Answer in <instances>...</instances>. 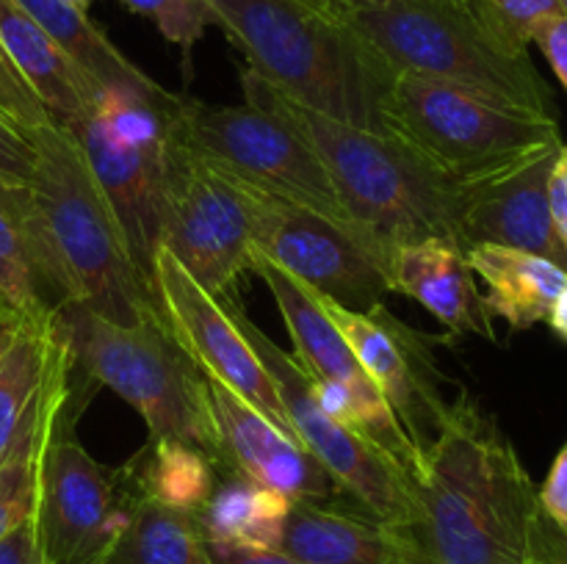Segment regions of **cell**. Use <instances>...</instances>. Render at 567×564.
<instances>
[{
	"label": "cell",
	"instance_id": "6da1fadb",
	"mask_svg": "<svg viewBox=\"0 0 567 564\" xmlns=\"http://www.w3.org/2000/svg\"><path fill=\"white\" fill-rule=\"evenodd\" d=\"M543 509L496 420L460 393L413 476L404 531L424 564H532Z\"/></svg>",
	"mask_w": 567,
	"mask_h": 564
},
{
	"label": "cell",
	"instance_id": "7a4b0ae2",
	"mask_svg": "<svg viewBox=\"0 0 567 564\" xmlns=\"http://www.w3.org/2000/svg\"><path fill=\"white\" fill-rule=\"evenodd\" d=\"M25 133L37 155L28 191L39 269L53 307L81 304L122 326L161 315L155 288L133 263L125 232L75 136L55 122Z\"/></svg>",
	"mask_w": 567,
	"mask_h": 564
},
{
	"label": "cell",
	"instance_id": "3957f363",
	"mask_svg": "<svg viewBox=\"0 0 567 564\" xmlns=\"http://www.w3.org/2000/svg\"><path fill=\"white\" fill-rule=\"evenodd\" d=\"M244 97L291 125L313 147L349 219L385 249L443 238L460 243V182L393 133L365 130L319 114L275 86L241 72ZM463 247V243H460Z\"/></svg>",
	"mask_w": 567,
	"mask_h": 564
},
{
	"label": "cell",
	"instance_id": "277c9868",
	"mask_svg": "<svg viewBox=\"0 0 567 564\" xmlns=\"http://www.w3.org/2000/svg\"><path fill=\"white\" fill-rule=\"evenodd\" d=\"M249 70L286 97L347 125L382 130L396 72L338 14L313 0H208Z\"/></svg>",
	"mask_w": 567,
	"mask_h": 564
},
{
	"label": "cell",
	"instance_id": "5b68a950",
	"mask_svg": "<svg viewBox=\"0 0 567 564\" xmlns=\"http://www.w3.org/2000/svg\"><path fill=\"white\" fill-rule=\"evenodd\" d=\"M393 72L435 77L529 114H551V92L529 59L482 11L480 0H399L338 11Z\"/></svg>",
	"mask_w": 567,
	"mask_h": 564
},
{
	"label": "cell",
	"instance_id": "8992f818",
	"mask_svg": "<svg viewBox=\"0 0 567 564\" xmlns=\"http://www.w3.org/2000/svg\"><path fill=\"white\" fill-rule=\"evenodd\" d=\"M78 376L109 387L147 424L150 440H175L208 453L219 468L205 374L183 352L164 315L136 326L64 304L55 310Z\"/></svg>",
	"mask_w": 567,
	"mask_h": 564
},
{
	"label": "cell",
	"instance_id": "52a82bcc",
	"mask_svg": "<svg viewBox=\"0 0 567 564\" xmlns=\"http://www.w3.org/2000/svg\"><path fill=\"white\" fill-rule=\"evenodd\" d=\"M385 127L460 186L509 169L563 142L554 116L529 114L471 88L410 72H399L393 81Z\"/></svg>",
	"mask_w": 567,
	"mask_h": 564
},
{
	"label": "cell",
	"instance_id": "ba28073f",
	"mask_svg": "<svg viewBox=\"0 0 567 564\" xmlns=\"http://www.w3.org/2000/svg\"><path fill=\"white\" fill-rule=\"evenodd\" d=\"M83 412L70 393L48 453L33 512L44 564H109L142 498L136 470L97 462L75 437Z\"/></svg>",
	"mask_w": 567,
	"mask_h": 564
},
{
	"label": "cell",
	"instance_id": "9c48e42d",
	"mask_svg": "<svg viewBox=\"0 0 567 564\" xmlns=\"http://www.w3.org/2000/svg\"><path fill=\"white\" fill-rule=\"evenodd\" d=\"M169 127L188 149L236 180L358 227L313 147L269 111L249 103L219 108L177 94Z\"/></svg>",
	"mask_w": 567,
	"mask_h": 564
},
{
	"label": "cell",
	"instance_id": "30bf717a",
	"mask_svg": "<svg viewBox=\"0 0 567 564\" xmlns=\"http://www.w3.org/2000/svg\"><path fill=\"white\" fill-rule=\"evenodd\" d=\"M252 271L269 285L293 343V363L302 368L316 398L330 415L363 431L380 451H385L413 479L421 468V453L404 426L388 407L385 396L365 374L354 348L341 335L319 296L302 282L288 276L266 258L252 252Z\"/></svg>",
	"mask_w": 567,
	"mask_h": 564
},
{
	"label": "cell",
	"instance_id": "8fae6325",
	"mask_svg": "<svg viewBox=\"0 0 567 564\" xmlns=\"http://www.w3.org/2000/svg\"><path fill=\"white\" fill-rule=\"evenodd\" d=\"M161 247L219 299L252 271V199L247 182L166 138V213Z\"/></svg>",
	"mask_w": 567,
	"mask_h": 564
},
{
	"label": "cell",
	"instance_id": "7c38bea8",
	"mask_svg": "<svg viewBox=\"0 0 567 564\" xmlns=\"http://www.w3.org/2000/svg\"><path fill=\"white\" fill-rule=\"evenodd\" d=\"M225 302L258 352L260 363L269 370L293 437L319 459L349 503L404 529L413 514V479L363 431L343 424L321 407L308 376L293 363L291 354L282 352L266 332H260L236 296Z\"/></svg>",
	"mask_w": 567,
	"mask_h": 564
},
{
	"label": "cell",
	"instance_id": "4fadbf2b",
	"mask_svg": "<svg viewBox=\"0 0 567 564\" xmlns=\"http://www.w3.org/2000/svg\"><path fill=\"white\" fill-rule=\"evenodd\" d=\"M249 188L252 252L310 291L349 310H371L391 291V249L319 210Z\"/></svg>",
	"mask_w": 567,
	"mask_h": 564
},
{
	"label": "cell",
	"instance_id": "5bb4252c",
	"mask_svg": "<svg viewBox=\"0 0 567 564\" xmlns=\"http://www.w3.org/2000/svg\"><path fill=\"white\" fill-rule=\"evenodd\" d=\"M153 285L166 326L208 379L247 401L277 429L293 435L282 398L225 299L205 291L164 247L153 263Z\"/></svg>",
	"mask_w": 567,
	"mask_h": 564
},
{
	"label": "cell",
	"instance_id": "9a60e30c",
	"mask_svg": "<svg viewBox=\"0 0 567 564\" xmlns=\"http://www.w3.org/2000/svg\"><path fill=\"white\" fill-rule=\"evenodd\" d=\"M316 296L332 324L354 348L365 374L380 387L388 407L393 409V415L424 459L426 448L441 435L449 404H452L443 398L441 370H437L426 337L393 318L385 304H374L371 310L360 313V310L343 307L321 293Z\"/></svg>",
	"mask_w": 567,
	"mask_h": 564
},
{
	"label": "cell",
	"instance_id": "2e32d148",
	"mask_svg": "<svg viewBox=\"0 0 567 564\" xmlns=\"http://www.w3.org/2000/svg\"><path fill=\"white\" fill-rule=\"evenodd\" d=\"M563 142L518 160L509 169L460 186V243H498L540 254L567 271V252L551 219V175Z\"/></svg>",
	"mask_w": 567,
	"mask_h": 564
},
{
	"label": "cell",
	"instance_id": "e0dca14e",
	"mask_svg": "<svg viewBox=\"0 0 567 564\" xmlns=\"http://www.w3.org/2000/svg\"><path fill=\"white\" fill-rule=\"evenodd\" d=\"M66 130L81 144L83 158L125 232L133 263L153 285V263L161 247L166 213V138L169 133L164 142H122L103 125L94 108H89Z\"/></svg>",
	"mask_w": 567,
	"mask_h": 564
},
{
	"label": "cell",
	"instance_id": "ac0fdd59",
	"mask_svg": "<svg viewBox=\"0 0 567 564\" xmlns=\"http://www.w3.org/2000/svg\"><path fill=\"white\" fill-rule=\"evenodd\" d=\"M205 390L219 448V473L247 476L260 487L286 495L291 503L347 501L332 476L297 437L277 429L219 382L208 379Z\"/></svg>",
	"mask_w": 567,
	"mask_h": 564
},
{
	"label": "cell",
	"instance_id": "d6986e66",
	"mask_svg": "<svg viewBox=\"0 0 567 564\" xmlns=\"http://www.w3.org/2000/svg\"><path fill=\"white\" fill-rule=\"evenodd\" d=\"M70 393V346L59 315L25 318L0 359V462L44 415L64 407Z\"/></svg>",
	"mask_w": 567,
	"mask_h": 564
},
{
	"label": "cell",
	"instance_id": "ffe728a7",
	"mask_svg": "<svg viewBox=\"0 0 567 564\" xmlns=\"http://www.w3.org/2000/svg\"><path fill=\"white\" fill-rule=\"evenodd\" d=\"M280 551L299 564H424L402 525L349 501L291 503Z\"/></svg>",
	"mask_w": 567,
	"mask_h": 564
},
{
	"label": "cell",
	"instance_id": "44dd1931",
	"mask_svg": "<svg viewBox=\"0 0 567 564\" xmlns=\"http://www.w3.org/2000/svg\"><path fill=\"white\" fill-rule=\"evenodd\" d=\"M391 291L415 299L452 337L480 335L496 341L493 315L460 243L424 238L393 249Z\"/></svg>",
	"mask_w": 567,
	"mask_h": 564
},
{
	"label": "cell",
	"instance_id": "7402d4cb",
	"mask_svg": "<svg viewBox=\"0 0 567 564\" xmlns=\"http://www.w3.org/2000/svg\"><path fill=\"white\" fill-rule=\"evenodd\" d=\"M0 48L37 94L50 122L72 127L92 108L97 83L14 0H0Z\"/></svg>",
	"mask_w": 567,
	"mask_h": 564
},
{
	"label": "cell",
	"instance_id": "603a6c76",
	"mask_svg": "<svg viewBox=\"0 0 567 564\" xmlns=\"http://www.w3.org/2000/svg\"><path fill=\"white\" fill-rule=\"evenodd\" d=\"M474 276L485 282V304L491 315L507 321L513 330H529L548 321L554 302L567 288V271L540 254L524 249L474 243L465 247Z\"/></svg>",
	"mask_w": 567,
	"mask_h": 564
},
{
	"label": "cell",
	"instance_id": "cb8c5ba5",
	"mask_svg": "<svg viewBox=\"0 0 567 564\" xmlns=\"http://www.w3.org/2000/svg\"><path fill=\"white\" fill-rule=\"evenodd\" d=\"M17 6L33 17L39 28L97 83L100 88H127L150 100L166 103L175 94L155 83L147 72L138 70L92 20L83 9H75L66 0H14Z\"/></svg>",
	"mask_w": 567,
	"mask_h": 564
},
{
	"label": "cell",
	"instance_id": "d4e9b609",
	"mask_svg": "<svg viewBox=\"0 0 567 564\" xmlns=\"http://www.w3.org/2000/svg\"><path fill=\"white\" fill-rule=\"evenodd\" d=\"M0 299L20 315L55 313L37 254L28 182L0 175Z\"/></svg>",
	"mask_w": 567,
	"mask_h": 564
},
{
	"label": "cell",
	"instance_id": "484cf974",
	"mask_svg": "<svg viewBox=\"0 0 567 564\" xmlns=\"http://www.w3.org/2000/svg\"><path fill=\"white\" fill-rule=\"evenodd\" d=\"M291 501L241 473H225L197 514L205 540L280 551Z\"/></svg>",
	"mask_w": 567,
	"mask_h": 564
},
{
	"label": "cell",
	"instance_id": "4316f807",
	"mask_svg": "<svg viewBox=\"0 0 567 564\" xmlns=\"http://www.w3.org/2000/svg\"><path fill=\"white\" fill-rule=\"evenodd\" d=\"M109 564H214L199 518L155 498H138Z\"/></svg>",
	"mask_w": 567,
	"mask_h": 564
},
{
	"label": "cell",
	"instance_id": "83f0119b",
	"mask_svg": "<svg viewBox=\"0 0 567 564\" xmlns=\"http://www.w3.org/2000/svg\"><path fill=\"white\" fill-rule=\"evenodd\" d=\"M131 462L144 495L181 512H203L219 484L214 459L186 442L147 440Z\"/></svg>",
	"mask_w": 567,
	"mask_h": 564
},
{
	"label": "cell",
	"instance_id": "f1b7e54d",
	"mask_svg": "<svg viewBox=\"0 0 567 564\" xmlns=\"http://www.w3.org/2000/svg\"><path fill=\"white\" fill-rule=\"evenodd\" d=\"M70 401V398H66ZM66 407V404H64ZM64 407L44 415L20 442L14 451L0 462V540L20 529L33 518L39 501V479H42L44 453L53 440Z\"/></svg>",
	"mask_w": 567,
	"mask_h": 564
},
{
	"label": "cell",
	"instance_id": "f546056e",
	"mask_svg": "<svg viewBox=\"0 0 567 564\" xmlns=\"http://www.w3.org/2000/svg\"><path fill=\"white\" fill-rule=\"evenodd\" d=\"M120 3L133 14L153 20L161 36L181 48L186 66L194 44L205 36L210 25H216L208 0H120Z\"/></svg>",
	"mask_w": 567,
	"mask_h": 564
},
{
	"label": "cell",
	"instance_id": "4dcf8cb0",
	"mask_svg": "<svg viewBox=\"0 0 567 564\" xmlns=\"http://www.w3.org/2000/svg\"><path fill=\"white\" fill-rule=\"evenodd\" d=\"M487 20L518 48H529L532 33L546 17L559 14V0H480Z\"/></svg>",
	"mask_w": 567,
	"mask_h": 564
},
{
	"label": "cell",
	"instance_id": "1f68e13d",
	"mask_svg": "<svg viewBox=\"0 0 567 564\" xmlns=\"http://www.w3.org/2000/svg\"><path fill=\"white\" fill-rule=\"evenodd\" d=\"M0 108H3L22 130H31V127L50 122L48 111L42 108L37 94L28 88V83L20 77V72L11 66L9 59H6L3 48H0Z\"/></svg>",
	"mask_w": 567,
	"mask_h": 564
},
{
	"label": "cell",
	"instance_id": "d6a6232c",
	"mask_svg": "<svg viewBox=\"0 0 567 564\" xmlns=\"http://www.w3.org/2000/svg\"><path fill=\"white\" fill-rule=\"evenodd\" d=\"M33 144L28 133L0 108V175L14 182H28L33 171Z\"/></svg>",
	"mask_w": 567,
	"mask_h": 564
},
{
	"label": "cell",
	"instance_id": "836d02e7",
	"mask_svg": "<svg viewBox=\"0 0 567 564\" xmlns=\"http://www.w3.org/2000/svg\"><path fill=\"white\" fill-rule=\"evenodd\" d=\"M537 501H540L543 514L567 534V442L559 448L546 481L537 490Z\"/></svg>",
	"mask_w": 567,
	"mask_h": 564
},
{
	"label": "cell",
	"instance_id": "e575fe53",
	"mask_svg": "<svg viewBox=\"0 0 567 564\" xmlns=\"http://www.w3.org/2000/svg\"><path fill=\"white\" fill-rule=\"evenodd\" d=\"M532 42L543 50V55L551 64L554 75L559 77V83L567 88V14L559 11V14L546 17L540 25L532 33Z\"/></svg>",
	"mask_w": 567,
	"mask_h": 564
},
{
	"label": "cell",
	"instance_id": "d590c367",
	"mask_svg": "<svg viewBox=\"0 0 567 564\" xmlns=\"http://www.w3.org/2000/svg\"><path fill=\"white\" fill-rule=\"evenodd\" d=\"M208 551L214 564H299L288 553L271 551V547L230 545V542H210Z\"/></svg>",
	"mask_w": 567,
	"mask_h": 564
},
{
	"label": "cell",
	"instance_id": "8d00e7d4",
	"mask_svg": "<svg viewBox=\"0 0 567 564\" xmlns=\"http://www.w3.org/2000/svg\"><path fill=\"white\" fill-rule=\"evenodd\" d=\"M0 564H44L33 518L0 540Z\"/></svg>",
	"mask_w": 567,
	"mask_h": 564
},
{
	"label": "cell",
	"instance_id": "74e56055",
	"mask_svg": "<svg viewBox=\"0 0 567 564\" xmlns=\"http://www.w3.org/2000/svg\"><path fill=\"white\" fill-rule=\"evenodd\" d=\"M532 564H567V534L543 514L535 536Z\"/></svg>",
	"mask_w": 567,
	"mask_h": 564
},
{
	"label": "cell",
	"instance_id": "f35d334b",
	"mask_svg": "<svg viewBox=\"0 0 567 564\" xmlns=\"http://www.w3.org/2000/svg\"><path fill=\"white\" fill-rule=\"evenodd\" d=\"M548 197H551L554 230H557L559 241H563V247L567 252V155H565V144H563V153H559V158H557V166H554Z\"/></svg>",
	"mask_w": 567,
	"mask_h": 564
},
{
	"label": "cell",
	"instance_id": "ab89813d",
	"mask_svg": "<svg viewBox=\"0 0 567 564\" xmlns=\"http://www.w3.org/2000/svg\"><path fill=\"white\" fill-rule=\"evenodd\" d=\"M25 318H33V315H20L11 307H0V359H3V354L9 352L11 341H14V335L20 332L22 321Z\"/></svg>",
	"mask_w": 567,
	"mask_h": 564
},
{
	"label": "cell",
	"instance_id": "60d3db41",
	"mask_svg": "<svg viewBox=\"0 0 567 564\" xmlns=\"http://www.w3.org/2000/svg\"><path fill=\"white\" fill-rule=\"evenodd\" d=\"M548 324H551V330L557 332L563 341H567V288L559 293L557 302H554L551 313H548Z\"/></svg>",
	"mask_w": 567,
	"mask_h": 564
},
{
	"label": "cell",
	"instance_id": "b9f144b4",
	"mask_svg": "<svg viewBox=\"0 0 567 564\" xmlns=\"http://www.w3.org/2000/svg\"><path fill=\"white\" fill-rule=\"evenodd\" d=\"M313 3L324 6V9H336V11H354V9H374V6L399 3V0H313Z\"/></svg>",
	"mask_w": 567,
	"mask_h": 564
},
{
	"label": "cell",
	"instance_id": "7bdbcfd3",
	"mask_svg": "<svg viewBox=\"0 0 567 564\" xmlns=\"http://www.w3.org/2000/svg\"><path fill=\"white\" fill-rule=\"evenodd\" d=\"M66 3H70V6H75V9H83V11H86L89 6L94 3V0H66Z\"/></svg>",
	"mask_w": 567,
	"mask_h": 564
},
{
	"label": "cell",
	"instance_id": "ee69618b",
	"mask_svg": "<svg viewBox=\"0 0 567 564\" xmlns=\"http://www.w3.org/2000/svg\"><path fill=\"white\" fill-rule=\"evenodd\" d=\"M559 6H563V11L567 14V0H559Z\"/></svg>",
	"mask_w": 567,
	"mask_h": 564
},
{
	"label": "cell",
	"instance_id": "f6af8a7d",
	"mask_svg": "<svg viewBox=\"0 0 567 564\" xmlns=\"http://www.w3.org/2000/svg\"><path fill=\"white\" fill-rule=\"evenodd\" d=\"M0 307H6V304H3V299H0Z\"/></svg>",
	"mask_w": 567,
	"mask_h": 564
},
{
	"label": "cell",
	"instance_id": "bcb514c9",
	"mask_svg": "<svg viewBox=\"0 0 567 564\" xmlns=\"http://www.w3.org/2000/svg\"><path fill=\"white\" fill-rule=\"evenodd\" d=\"M565 155H567V144H565Z\"/></svg>",
	"mask_w": 567,
	"mask_h": 564
}]
</instances>
